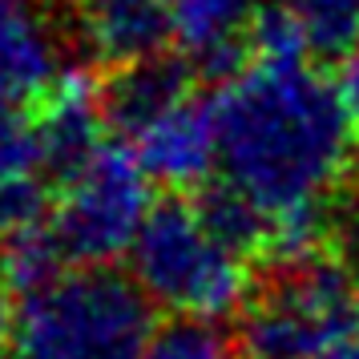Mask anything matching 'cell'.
<instances>
[{"label":"cell","instance_id":"obj_5","mask_svg":"<svg viewBox=\"0 0 359 359\" xmlns=\"http://www.w3.org/2000/svg\"><path fill=\"white\" fill-rule=\"evenodd\" d=\"M154 178L121 137H105V146L77 165L53 190L49 226L73 266H109L130 255L137 230L154 210Z\"/></svg>","mask_w":359,"mask_h":359},{"label":"cell","instance_id":"obj_11","mask_svg":"<svg viewBox=\"0 0 359 359\" xmlns=\"http://www.w3.org/2000/svg\"><path fill=\"white\" fill-rule=\"evenodd\" d=\"M190 61L178 57H146L121 65L101 85V105H105V121L117 130V137H130L137 126H146L154 114H162L165 105L190 93Z\"/></svg>","mask_w":359,"mask_h":359},{"label":"cell","instance_id":"obj_15","mask_svg":"<svg viewBox=\"0 0 359 359\" xmlns=\"http://www.w3.org/2000/svg\"><path fill=\"white\" fill-rule=\"evenodd\" d=\"M339 93L343 101H347V109H351V117L359 121V45L347 57H339Z\"/></svg>","mask_w":359,"mask_h":359},{"label":"cell","instance_id":"obj_7","mask_svg":"<svg viewBox=\"0 0 359 359\" xmlns=\"http://www.w3.org/2000/svg\"><path fill=\"white\" fill-rule=\"evenodd\" d=\"M57 25L41 0H0V101L41 105L65 81Z\"/></svg>","mask_w":359,"mask_h":359},{"label":"cell","instance_id":"obj_10","mask_svg":"<svg viewBox=\"0 0 359 359\" xmlns=\"http://www.w3.org/2000/svg\"><path fill=\"white\" fill-rule=\"evenodd\" d=\"M33 121H36L41 165H45L49 186H61L77 165H85L105 146V133H101V126H105L101 89H93L85 77H73V73L41 101V114Z\"/></svg>","mask_w":359,"mask_h":359},{"label":"cell","instance_id":"obj_14","mask_svg":"<svg viewBox=\"0 0 359 359\" xmlns=\"http://www.w3.org/2000/svg\"><path fill=\"white\" fill-rule=\"evenodd\" d=\"M142 359H243V347L218 323L174 319L149 335Z\"/></svg>","mask_w":359,"mask_h":359},{"label":"cell","instance_id":"obj_17","mask_svg":"<svg viewBox=\"0 0 359 359\" xmlns=\"http://www.w3.org/2000/svg\"><path fill=\"white\" fill-rule=\"evenodd\" d=\"M311 359H359V335L335 343V347H327V351H319V355H311Z\"/></svg>","mask_w":359,"mask_h":359},{"label":"cell","instance_id":"obj_1","mask_svg":"<svg viewBox=\"0 0 359 359\" xmlns=\"http://www.w3.org/2000/svg\"><path fill=\"white\" fill-rule=\"evenodd\" d=\"M218 182L271 222L283 262L319 250L327 202L351 165V109L307 57H250L214 93Z\"/></svg>","mask_w":359,"mask_h":359},{"label":"cell","instance_id":"obj_8","mask_svg":"<svg viewBox=\"0 0 359 359\" xmlns=\"http://www.w3.org/2000/svg\"><path fill=\"white\" fill-rule=\"evenodd\" d=\"M271 0H174V45L198 73H230L250 61L255 25Z\"/></svg>","mask_w":359,"mask_h":359},{"label":"cell","instance_id":"obj_9","mask_svg":"<svg viewBox=\"0 0 359 359\" xmlns=\"http://www.w3.org/2000/svg\"><path fill=\"white\" fill-rule=\"evenodd\" d=\"M89 53L105 65H133L174 41V0H73Z\"/></svg>","mask_w":359,"mask_h":359},{"label":"cell","instance_id":"obj_3","mask_svg":"<svg viewBox=\"0 0 359 359\" xmlns=\"http://www.w3.org/2000/svg\"><path fill=\"white\" fill-rule=\"evenodd\" d=\"M126 259L146 299L174 319L222 323L250 303L246 255L214 234L198 202H158Z\"/></svg>","mask_w":359,"mask_h":359},{"label":"cell","instance_id":"obj_16","mask_svg":"<svg viewBox=\"0 0 359 359\" xmlns=\"http://www.w3.org/2000/svg\"><path fill=\"white\" fill-rule=\"evenodd\" d=\"M343 266L351 271V283H355V291H359V218H355V226H351V234H347V255H343Z\"/></svg>","mask_w":359,"mask_h":359},{"label":"cell","instance_id":"obj_4","mask_svg":"<svg viewBox=\"0 0 359 359\" xmlns=\"http://www.w3.org/2000/svg\"><path fill=\"white\" fill-rule=\"evenodd\" d=\"M359 335V291L351 271L327 255L278 266V275L246 303L243 359H311Z\"/></svg>","mask_w":359,"mask_h":359},{"label":"cell","instance_id":"obj_12","mask_svg":"<svg viewBox=\"0 0 359 359\" xmlns=\"http://www.w3.org/2000/svg\"><path fill=\"white\" fill-rule=\"evenodd\" d=\"M69 266L73 262L65 259V250L57 243L49 218L0 243V283H4V291L13 294V299H25V294L41 291L45 283L65 275Z\"/></svg>","mask_w":359,"mask_h":359},{"label":"cell","instance_id":"obj_6","mask_svg":"<svg viewBox=\"0 0 359 359\" xmlns=\"http://www.w3.org/2000/svg\"><path fill=\"white\" fill-rule=\"evenodd\" d=\"M133 149L149 178L170 190H194L218 174V130H214V101L186 93L162 114H154L146 126H137L130 137H121Z\"/></svg>","mask_w":359,"mask_h":359},{"label":"cell","instance_id":"obj_13","mask_svg":"<svg viewBox=\"0 0 359 359\" xmlns=\"http://www.w3.org/2000/svg\"><path fill=\"white\" fill-rule=\"evenodd\" d=\"M49 182L41 165V142H36V121L25 117L20 105L0 101V194Z\"/></svg>","mask_w":359,"mask_h":359},{"label":"cell","instance_id":"obj_2","mask_svg":"<svg viewBox=\"0 0 359 359\" xmlns=\"http://www.w3.org/2000/svg\"><path fill=\"white\" fill-rule=\"evenodd\" d=\"M154 331L146 291L109 266H69L13 307L20 359H142Z\"/></svg>","mask_w":359,"mask_h":359}]
</instances>
